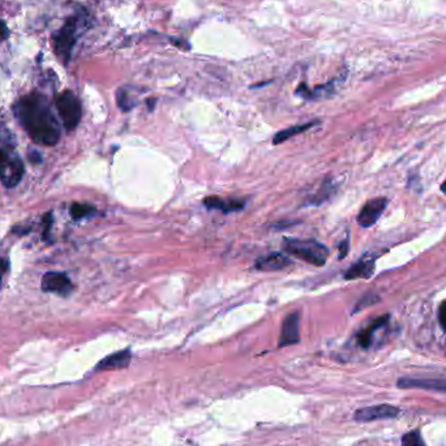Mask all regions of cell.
Instances as JSON below:
<instances>
[{
    "mask_svg": "<svg viewBox=\"0 0 446 446\" xmlns=\"http://www.w3.org/2000/svg\"><path fill=\"white\" fill-rule=\"evenodd\" d=\"M19 123L30 138L42 147H52L61 138V127L45 96L32 93L17 100L13 107Z\"/></svg>",
    "mask_w": 446,
    "mask_h": 446,
    "instance_id": "1",
    "label": "cell"
},
{
    "mask_svg": "<svg viewBox=\"0 0 446 446\" xmlns=\"http://www.w3.org/2000/svg\"><path fill=\"white\" fill-rule=\"evenodd\" d=\"M282 247L287 255L295 256L316 266L325 265L329 257V249L315 239L285 237Z\"/></svg>",
    "mask_w": 446,
    "mask_h": 446,
    "instance_id": "2",
    "label": "cell"
},
{
    "mask_svg": "<svg viewBox=\"0 0 446 446\" xmlns=\"http://www.w3.org/2000/svg\"><path fill=\"white\" fill-rule=\"evenodd\" d=\"M24 163L10 147H0V182L7 188H14L24 176Z\"/></svg>",
    "mask_w": 446,
    "mask_h": 446,
    "instance_id": "3",
    "label": "cell"
},
{
    "mask_svg": "<svg viewBox=\"0 0 446 446\" xmlns=\"http://www.w3.org/2000/svg\"><path fill=\"white\" fill-rule=\"evenodd\" d=\"M77 34H78V19L71 17L52 37L54 51L64 63H68L71 59L72 50L77 41Z\"/></svg>",
    "mask_w": 446,
    "mask_h": 446,
    "instance_id": "4",
    "label": "cell"
},
{
    "mask_svg": "<svg viewBox=\"0 0 446 446\" xmlns=\"http://www.w3.org/2000/svg\"><path fill=\"white\" fill-rule=\"evenodd\" d=\"M56 109L62 118L63 124L67 131H74L78 125L83 115L81 103L72 92L67 90L56 97Z\"/></svg>",
    "mask_w": 446,
    "mask_h": 446,
    "instance_id": "5",
    "label": "cell"
},
{
    "mask_svg": "<svg viewBox=\"0 0 446 446\" xmlns=\"http://www.w3.org/2000/svg\"><path fill=\"white\" fill-rule=\"evenodd\" d=\"M42 290L61 297H68L74 291V285L65 273L49 272L42 278Z\"/></svg>",
    "mask_w": 446,
    "mask_h": 446,
    "instance_id": "6",
    "label": "cell"
},
{
    "mask_svg": "<svg viewBox=\"0 0 446 446\" xmlns=\"http://www.w3.org/2000/svg\"><path fill=\"white\" fill-rule=\"evenodd\" d=\"M399 412H401V410L392 406V405H377V406L358 410L354 415V419L360 421V423L381 421V419H393L399 415Z\"/></svg>",
    "mask_w": 446,
    "mask_h": 446,
    "instance_id": "7",
    "label": "cell"
},
{
    "mask_svg": "<svg viewBox=\"0 0 446 446\" xmlns=\"http://www.w3.org/2000/svg\"><path fill=\"white\" fill-rule=\"evenodd\" d=\"M300 341V316L297 312L290 313L282 322L279 347L293 346Z\"/></svg>",
    "mask_w": 446,
    "mask_h": 446,
    "instance_id": "8",
    "label": "cell"
},
{
    "mask_svg": "<svg viewBox=\"0 0 446 446\" xmlns=\"http://www.w3.org/2000/svg\"><path fill=\"white\" fill-rule=\"evenodd\" d=\"M387 206V200L385 198L370 200L360 211L358 215V223L361 227H371L379 221L385 208Z\"/></svg>",
    "mask_w": 446,
    "mask_h": 446,
    "instance_id": "9",
    "label": "cell"
},
{
    "mask_svg": "<svg viewBox=\"0 0 446 446\" xmlns=\"http://www.w3.org/2000/svg\"><path fill=\"white\" fill-rule=\"evenodd\" d=\"M202 204L208 211H220L224 214L243 211L246 208L244 200L224 198H220V196H209V198H204Z\"/></svg>",
    "mask_w": 446,
    "mask_h": 446,
    "instance_id": "10",
    "label": "cell"
},
{
    "mask_svg": "<svg viewBox=\"0 0 446 446\" xmlns=\"http://www.w3.org/2000/svg\"><path fill=\"white\" fill-rule=\"evenodd\" d=\"M290 264H291V261L287 257V255L279 253V252H273V253L257 259L255 262V268L260 272H278V270L285 269L286 266H288Z\"/></svg>",
    "mask_w": 446,
    "mask_h": 446,
    "instance_id": "11",
    "label": "cell"
},
{
    "mask_svg": "<svg viewBox=\"0 0 446 446\" xmlns=\"http://www.w3.org/2000/svg\"><path fill=\"white\" fill-rule=\"evenodd\" d=\"M398 387L401 389H427V390H437L446 393V379H399Z\"/></svg>",
    "mask_w": 446,
    "mask_h": 446,
    "instance_id": "12",
    "label": "cell"
},
{
    "mask_svg": "<svg viewBox=\"0 0 446 446\" xmlns=\"http://www.w3.org/2000/svg\"><path fill=\"white\" fill-rule=\"evenodd\" d=\"M131 350H122L119 352L111 354L106 357L105 359L100 360L97 365V371H109V370H122L129 365L131 363Z\"/></svg>",
    "mask_w": 446,
    "mask_h": 446,
    "instance_id": "13",
    "label": "cell"
},
{
    "mask_svg": "<svg viewBox=\"0 0 446 446\" xmlns=\"http://www.w3.org/2000/svg\"><path fill=\"white\" fill-rule=\"evenodd\" d=\"M374 270V261L372 259H361V260L355 262L345 274V278L351 281V279H358V278H370Z\"/></svg>",
    "mask_w": 446,
    "mask_h": 446,
    "instance_id": "14",
    "label": "cell"
},
{
    "mask_svg": "<svg viewBox=\"0 0 446 446\" xmlns=\"http://www.w3.org/2000/svg\"><path fill=\"white\" fill-rule=\"evenodd\" d=\"M387 322H389V315H385V316H381V317L376 319L368 328H365V329H363L361 332H359L358 337H357L359 346L363 347V348H368V347L371 346L373 334L379 329L384 328Z\"/></svg>",
    "mask_w": 446,
    "mask_h": 446,
    "instance_id": "15",
    "label": "cell"
},
{
    "mask_svg": "<svg viewBox=\"0 0 446 446\" xmlns=\"http://www.w3.org/2000/svg\"><path fill=\"white\" fill-rule=\"evenodd\" d=\"M315 124H316V122H310V123L299 124V125H294V127L282 129L278 134H275V136L273 138V144L279 145V144L285 142L287 140H290L291 137L297 136V135H300V134L308 131Z\"/></svg>",
    "mask_w": 446,
    "mask_h": 446,
    "instance_id": "16",
    "label": "cell"
},
{
    "mask_svg": "<svg viewBox=\"0 0 446 446\" xmlns=\"http://www.w3.org/2000/svg\"><path fill=\"white\" fill-rule=\"evenodd\" d=\"M70 213H71V217L74 218V221H81V220H85V218L94 215L97 213V209L90 204L74 202L71 205Z\"/></svg>",
    "mask_w": 446,
    "mask_h": 446,
    "instance_id": "17",
    "label": "cell"
},
{
    "mask_svg": "<svg viewBox=\"0 0 446 446\" xmlns=\"http://www.w3.org/2000/svg\"><path fill=\"white\" fill-rule=\"evenodd\" d=\"M116 99H118V106L123 111H129L135 106V100L132 99L127 89H119L118 94H116Z\"/></svg>",
    "mask_w": 446,
    "mask_h": 446,
    "instance_id": "18",
    "label": "cell"
},
{
    "mask_svg": "<svg viewBox=\"0 0 446 446\" xmlns=\"http://www.w3.org/2000/svg\"><path fill=\"white\" fill-rule=\"evenodd\" d=\"M402 446H425L421 431L414 429L402 437Z\"/></svg>",
    "mask_w": 446,
    "mask_h": 446,
    "instance_id": "19",
    "label": "cell"
},
{
    "mask_svg": "<svg viewBox=\"0 0 446 446\" xmlns=\"http://www.w3.org/2000/svg\"><path fill=\"white\" fill-rule=\"evenodd\" d=\"M333 191H334V188L332 186V183L330 182H325L322 184L321 188L319 189L317 195L312 198V202L313 204H321L322 201H325V200L330 198V195L333 193Z\"/></svg>",
    "mask_w": 446,
    "mask_h": 446,
    "instance_id": "20",
    "label": "cell"
},
{
    "mask_svg": "<svg viewBox=\"0 0 446 446\" xmlns=\"http://www.w3.org/2000/svg\"><path fill=\"white\" fill-rule=\"evenodd\" d=\"M379 299L376 297V295H371V294H368V295H365V297H363L361 300H360L359 303L357 304V308H355V312H358V310H363V308H367L370 304H373V303H376Z\"/></svg>",
    "mask_w": 446,
    "mask_h": 446,
    "instance_id": "21",
    "label": "cell"
},
{
    "mask_svg": "<svg viewBox=\"0 0 446 446\" xmlns=\"http://www.w3.org/2000/svg\"><path fill=\"white\" fill-rule=\"evenodd\" d=\"M43 221H45L43 239H45V240H50V230H51V227H52V213H51V211H50L49 214H46V215H45Z\"/></svg>",
    "mask_w": 446,
    "mask_h": 446,
    "instance_id": "22",
    "label": "cell"
},
{
    "mask_svg": "<svg viewBox=\"0 0 446 446\" xmlns=\"http://www.w3.org/2000/svg\"><path fill=\"white\" fill-rule=\"evenodd\" d=\"M438 322H440L441 328L446 332V300L441 303V306L438 308Z\"/></svg>",
    "mask_w": 446,
    "mask_h": 446,
    "instance_id": "23",
    "label": "cell"
},
{
    "mask_svg": "<svg viewBox=\"0 0 446 446\" xmlns=\"http://www.w3.org/2000/svg\"><path fill=\"white\" fill-rule=\"evenodd\" d=\"M8 36H10V30H8V26L6 25V23H3V21H0V43L4 41V39H7L8 38Z\"/></svg>",
    "mask_w": 446,
    "mask_h": 446,
    "instance_id": "24",
    "label": "cell"
},
{
    "mask_svg": "<svg viewBox=\"0 0 446 446\" xmlns=\"http://www.w3.org/2000/svg\"><path fill=\"white\" fill-rule=\"evenodd\" d=\"M348 252V240H345L341 243L339 246V253H341V259H343Z\"/></svg>",
    "mask_w": 446,
    "mask_h": 446,
    "instance_id": "25",
    "label": "cell"
},
{
    "mask_svg": "<svg viewBox=\"0 0 446 446\" xmlns=\"http://www.w3.org/2000/svg\"><path fill=\"white\" fill-rule=\"evenodd\" d=\"M441 191H443V193H444V195H446V179L445 182L443 183V186H441Z\"/></svg>",
    "mask_w": 446,
    "mask_h": 446,
    "instance_id": "26",
    "label": "cell"
},
{
    "mask_svg": "<svg viewBox=\"0 0 446 446\" xmlns=\"http://www.w3.org/2000/svg\"><path fill=\"white\" fill-rule=\"evenodd\" d=\"M0 281H1V277H0Z\"/></svg>",
    "mask_w": 446,
    "mask_h": 446,
    "instance_id": "27",
    "label": "cell"
}]
</instances>
